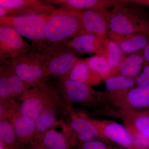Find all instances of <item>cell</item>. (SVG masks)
I'll use <instances>...</instances> for the list:
<instances>
[{"instance_id": "18", "label": "cell", "mask_w": 149, "mask_h": 149, "mask_svg": "<svg viewBox=\"0 0 149 149\" xmlns=\"http://www.w3.org/2000/svg\"><path fill=\"white\" fill-rule=\"evenodd\" d=\"M67 75L72 80L91 87L100 85L103 81L98 74L88 67L85 59H79Z\"/></svg>"}, {"instance_id": "8", "label": "cell", "mask_w": 149, "mask_h": 149, "mask_svg": "<svg viewBox=\"0 0 149 149\" xmlns=\"http://www.w3.org/2000/svg\"><path fill=\"white\" fill-rule=\"evenodd\" d=\"M32 49L15 29L5 25H0V64L10 62Z\"/></svg>"}, {"instance_id": "29", "label": "cell", "mask_w": 149, "mask_h": 149, "mask_svg": "<svg viewBox=\"0 0 149 149\" xmlns=\"http://www.w3.org/2000/svg\"><path fill=\"white\" fill-rule=\"evenodd\" d=\"M127 129L133 139V149H149V136L133 129Z\"/></svg>"}, {"instance_id": "25", "label": "cell", "mask_w": 149, "mask_h": 149, "mask_svg": "<svg viewBox=\"0 0 149 149\" xmlns=\"http://www.w3.org/2000/svg\"><path fill=\"white\" fill-rule=\"evenodd\" d=\"M0 142L10 149H21L12 122L10 120H0Z\"/></svg>"}, {"instance_id": "34", "label": "cell", "mask_w": 149, "mask_h": 149, "mask_svg": "<svg viewBox=\"0 0 149 149\" xmlns=\"http://www.w3.org/2000/svg\"></svg>"}, {"instance_id": "33", "label": "cell", "mask_w": 149, "mask_h": 149, "mask_svg": "<svg viewBox=\"0 0 149 149\" xmlns=\"http://www.w3.org/2000/svg\"><path fill=\"white\" fill-rule=\"evenodd\" d=\"M0 149H10L8 147L6 146L5 145H4L3 143L0 142Z\"/></svg>"}, {"instance_id": "17", "label": "cell", "mask_w": 149, "mask_h": 149, "mask_svg": "<svg viewBox=\"0 0 149 149\" xmlns=\"http://www.w3.org/2000/svg\"><path fill=\"white\" fill-rule=\"evenodd\" d=\"M19 143L23 147L35 141L37 134L35 120L18 113L11 120Z\"/></svg>"}, {"instance_id": "14", "label": "cell", "mask_w": 149, "mask_h": 149, "mask_svg": "<svg viewBox=\"0 0 149 149\" xmlns=\"http://www.w3.org/2000/svg\"><path fill=\"white\" fill-rule=\"evenodd\" d=\"M108 26L113 34L120 36L134 35L140 31L142 27L137 24L135 17L121 11L114 10L111 13H105Z\"/></svg>"}, {"instance_id": "20", "label": "cell", "mask_w": 149, "mask_h": 149, "mask_svg": "<svg viewBox=\"0 0 149 149\" xmlns=\"http://www.w3.org/2000/svg\"><path fill=\"white\" fill-rule=\"evenodd\" d=\"M116 40H113L118 44L123 52L133 54L145 48L148 45L147 37L141 34L120 36L116 35Z\"/></svg>"}, {"instance_id": "31", "label": "cell", "mask_w": 149, "mask_h": 149, "mask_svg": "<svg viewBox=\"0 0 149 149\" xmlns=\"http://www.w3.org/2000/svg\"><path fill=\"white\" fill-rule=\"evenodd\" d=\"M29 145L26 147L23 146L21 149H47L40 143L34 141L28 143Z\"/></svg>"}, {"instance_id": "9", "label": "cell", "mask_w": 149, "mask_h": 149, "mask_svg": "<svg viewBox=\"0 0 149 149\" xmlns=\"http://www.w3.org/2000/svg\"><path fill=\"white\" fill-rule=\"evenodd\" d=\"M43 53L45 56V71L48 77L67 75L79 59L74 52L64 45L49 49Z\"/></svg>"}, {"instance_id": "11", "label": "cell", "mask_w": 149, "mask_h": 149, "mask_svg": "<svg viewBox=\"0 0 149 149\" xmlns=\"http://www.w3.org/2000/svg\"><path fill=\"white\" fill-rule=\"evenodd\" d=\"M68 126L74 134L77 141V146L88 141H100L110 145H115L104 136L91 118L82 113H75L71 110Z\"/></svg>"}, {"instance_id": "16", "label": "cell", "mask_w": 149, "mask_h": 149, "mask_svg": "<svg viewBox=\"0 0 149 149\" xmlns=\"http://www.w3.org/2000/svg\"><path fill=\"white\" fill-rule=\"evenodd\" d=\"M47 149H71L76 146V139L72 131L63 133L53 128L35 140Z\"/></svg>"}, {"instance_id": "19", "label": "cell", "mask_w": 149, "mask_h": 149, "mask_svg": "<svg viewBox=\"0 0 149 149\" xmlns=\"http://www.w3.org/2000/svg\"><path fill=\"white\" fill-rule=\"evenodd\" d=\"M47 2L58 8L73 12L94 10H102L104 5L101 1L96 0H46Z\"/></svg>"}, {"instance_id": "30", "label": "cell", "mask_w": 149, "mask_h": 149, "mask_svg": "<svg viewBox=\"0 0 149 149\" xmlns=\"http://www.w3.org/2000/svg\"><path fill=\"white\" fill-rule=\"evenodd\" d=\"M77 149H125L115 145H110L100 141H88L77 145Z\"/></svg>"}, {"instance_id": "26", "label": "cell", "mask_w": 149, "mask_h": 149, "mask_svg": "<svg viewBox=\"0 0 149 149\" xmlns=\"http://www.w3.org/2000/svg\"><path fill=\"white\" fill-rule=\"evenodd\" d=\"M88 67L93 71L98 74L103 80H106L111 76L113 73L106 59L102 55L95 56L85 59Z\"/></svg>"}, {"instance_id": "6", "label": "cell", "mask_w": 149, "mask_h": 149, "mask_svg": "<svg viewBox=\"0 0 149 149\" xmlns=\"http://www.w3.org/2000/svg\"><path fill=\"white\" fill-rule=\"evenodd\" d=\"M103 99L104 108H149V85L137 86L123 91L105 92Z\"/></svg>"}, {"instance_id": "24", "label": "cell", "mask_w": 149, "mask_h": 149, "mask_svg": "<svg viewBox=\"0 0 149 149\" xmlns=\"http://www.w3.org/2000/svg\"><path fill=\"white\" fill-rule=\"evenodd\" d=\"M4 68L7 77V85L13 99H18L27 90L29 86L21 80L15 73L10 65V63L1 65Z\"/></svg>"}, {"instance_id": "2", "label": "cell", "mask_w": 149, "mask_h": 149, "mask_svg": "<svg viewBox=\"0 0 149 149\" xmlns=\"http://www.w3.org/2000/svg\"><path fill=\"white\" fill-rule=\"evenodd\" d=\"M85 33L80 19L74 12L58 8L46 22L45 35L48 49L59 47Z\"/></svg>"}, {"instance_id": "7", "label": "cell", "mask_w": 149, "mask_h": 149, "mask_svg": "<svg viewBox=\"0 0 149 149\" xmlns=\"http://www.w3.org/2000/svg\"><path fill=\"white\" fill-rule=\"evenodd\" d=\"M93 113L119 119L127 128L136 130L149 137V108L120 109L105 108L93 111Z\"/></svg>"}, {"instance_id": "21", "label": "cell", "mask_w": 149, "mask_h": 149, "mask_svg": "<svg viewBox=\"0 0 149 149\" xmlns=\"http://www.w3.org/2000/svg\"><path fill=\"white\" fill-rule=\"evenodd\" d=\"M113 75L118 74V70L123 59V52L120 46L113 40H105L103 54Z\"/></svg>"}, {"instance_id": "3", "label": "cell", "mask_w": 149, "mask_h": 149, "mask_svg": "<svg viewBox=\"0 0 149 149\" xmlns=\"http://www.w3.org/2000/svg\"><path fill=\"white\" fill-rule=\"evenodd\" d=\"M52 13L0 17V25L15 29L32 42V49L43 53L48 47L45 35L46 22Z\"/></svg>"}, {"instance_id": "15", "label": "cell", "mask_w": 149, "mask_h": 149, "mask_svg": "<svg viewBox=\"0 0 149 149\" xmlns=\"http://www.w3.org/2000/svg\"><path fill=\"white\" fill-rule=\"evenodd\" d=\"M80 19L85 33H90L102 38H106L107 22L102 10H90L74 12Z\"/></svg>"}, {"instance_id": "1", "label": "cell", "mask_w": 149, "mask_h": 149, "mask_svg": "<svg viewBox=\"0 0 149 149\" xmlns=\"http://www.w3.org/2000/svg\"><path fill=\"white\" fill-rule=\"evenodd\" d=\"M18 101L19 113L35 120L46 109L67 105L57 85L48 80L29 88L19 98Z\"/></svg>"}, {"instance_id": "4", "label": "cell", "mask_w": 149, "mask_h": 149, "mask_svg": "<svg viewBox=\"0 0 149 149\" xmlns=\"http://www.w3.org/2000/svg\"><path fill=\"white\" fill-rule=\"evenodd\" d=\"M59 89L68 106L72 104L95 108H103L104 92L94 90L92 87L70 79L67 75L59 77ZM93 110V111H94Z\"/></svg>"}, {"instance_id": "22", "label": "cell", "mask_w": 149, "mask_h": 149, "mask_svg": "<svg viewBox=\"0 0 149 149\" xmlns=\"http://www.w3.org/2000/svg\"><path fill=\"white\" fill-rule=\"evenodd\" d=\"M144 62V58L141 55L132 54L124 58L120 62L118 70V74L127 77L136 78L141 70Z\"/></svg>"}, {"instance_id": "12", "label": "cell", "mask_w": 149, "mask_h": 149, "mask_svg": "<svg viewBox=\"0 0 149 149\" xmlns=\"http://www.w3.org/2000/svg\"><path fill=\"white\" fill-rule=\"evenodd\" d=\"M91 118L108 140L123 148L133 149L132 136L124 125L111 120Z\"/></svg>"}, {"instance_id": "28", "label": "cell", "mask_w": 149, "mask_h": 149, "mask_svg": "<svg viewBox=\"0 0 149 149\" xmlns=\"http://www.w3.org/2000/svg\"><path fill=\"white\" fill-rule=\"evenodd\" d=\"M19 110V103L15 100L0 101V120H11Z\"/></svg>"}, {"instance_id": "13", "label": "cell", "mask_w": 149, "mask_h": 149, "mask_svg": "<svg viewBox=\"0 0 149 149\" xmlns=\"http://www.w3.org/2000/svg\"><path fill=\"white\" fill-rule=\"evenodd\" d=\"M106 39L93 34L84 33L69 40L64 46L77 56L90 53L102 55Z\"/></svg>"}, {"instance_id": "27", "label": "cell", "mask_w": 149, "mask_h": 149, "mask_svg": "<svg viewBox=\"0 0 149 149\" xmlns=\"http://www.w3.org/2000/svg\"><path fill=\"white\" fill-rule=\"evenodd\" d=\"M136 78L120 74L113 75L105 80L106 88L107 92L130 89L136 85Z\"/></svg>"}, {"instance_id": "10", "label": "cell", "mask_w": 149, "mask_h": 149, "mask_svg": "<svg viewBox=\"0 0 149 149\" xmlns=\"http://www.w3.org/2000/svg\"><path fill=\"white\" fill-rule=\"evenodd\" d=\"M58 8L46 0H0V17L52 13Z\"/></svg>"}, {"instance_id": "23", "label": "cell", "mask_w": 149, "mask_h": 149, "mask_svg": "<svg viewBox=\"0 0 149 149\" xmlns=\"http://www.w3.org/2000/svg\"><path fill=\"white\" fill-rule=\"evenodd\" d=\"M59 108H52L46 109L41 113L35 120L37 134V139L58 124L57 116Z\"/></svg>"}, {"instance_id": "5", "label": "cell", "mask_w": 149, "mask_h": 149, "mask_svg": "<svg viewBox=\"0 0 149 149\" xmlns=\"http://www.w3.org/2000/svg\"><path fill=\"white\" fill-rule=\"evenodd\" d=\"M43 53L32 49L15 59L10 65L15 73L29 88L45 83L48 77L45 71Z\"/></svg>"}, {"instance_id": "32", "label": "cell", "mask_w": 149, "mask_h": 149, "mask_svg": "<svg viewBox=\"0 0 149 149\" xmlns=\"http://www.w3.org/2000/svg\"><path fill=\"white\" fill-rule=\"evenodd\" d=\"M143 57L144 59L149 63V44L144 48Z\"/></svg>"}]
</instances>
